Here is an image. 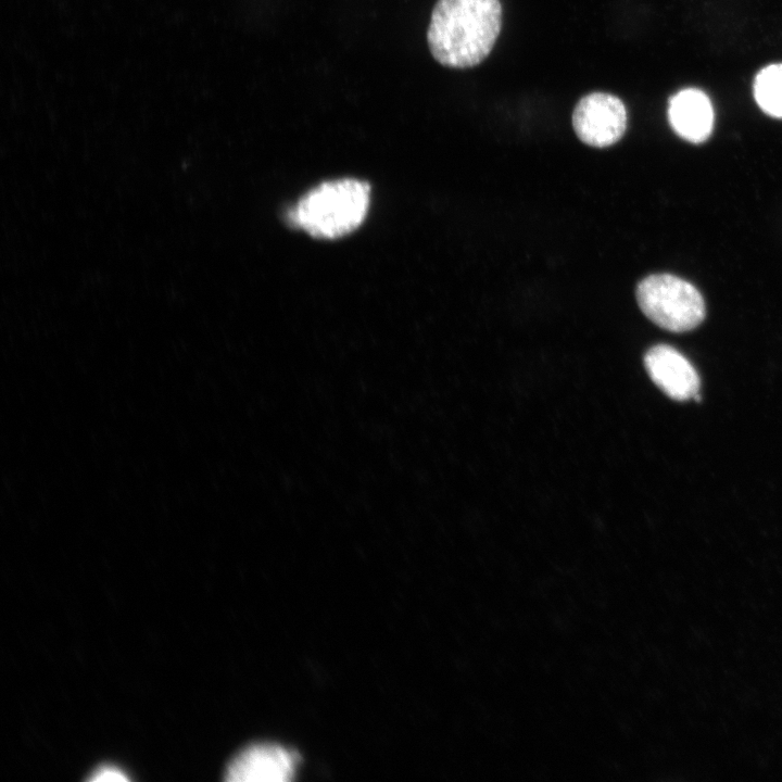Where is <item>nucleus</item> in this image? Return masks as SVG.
<instances>
[{
  "label": "nucleus",
  "mask_w": 782,
  "mask_h": 782,
  "mask_svg": "<svg viewBox=\"0 0 782 782\" xmlns=\"http://www.w3.org/2000/svg\"><path fill=\"white\" fill-rule=\"evenodd\" d=\"M501 27L500 0H438L427 31L428 47L446 67H472L489 55Z\"/></svg>",
  "instance_id": "nucleus-1"
},
{
  "label": "nucleus",
  "mask_w": 782,
  "mask_h": 782,
  "mask_svg": "<svg viewBox=\"0 0 782 782\" xmlns=\"http://www.w3.org/2000/svg\"><path fill=\"white\" fill-rule=\"evenodd\" d=\"M370 188L357 179H339L319 185L298 203L291 217L315 237L332 239L353 231L364 220Z\"/></svg>",
  "instance_id": "nucleus-2"
},
{
  "label": "nucleus",
  "mask_w": 782,
  "mask_h": 782,
  "mask_svg": "<svg viewBox=\"0 0 782 782\" xmlns=\"http://www.w3.org/2000/svg\"><path fill=\"white\" fill-rule=\"evenodd\" d=\"M643 314L657 326L683 332L705 318V302L689 281L671 274H654L642 279L635 291Z\"/></svg>",
  "instance_id": "nucleus-3"
},
{
  "label": "nucleus",
  "mask_w": 782,
  "mask_h": 782,
  "mask_svg": "<svg viewBox=\"0 0 782 782\" xmlns=\"http://www.w3.org/2000/svg\"><path fill=\"white\" fill-rule=\"evenodd\" d=\"M572 126L585 144L605 148L616 143L627 128V110L616 96L592 92L582 97L572 113Z\"/></svg>",
  "instance_id": "nucleus-4"
},
{
  "label": "nucleus",
  "mask_w": 782,
  "mask_h": 782,
  "mask_svg": "<svg viewBox=\"0 0 782 782\" xmlns=\"http://www.w3.org/2000/svg\"><path fill=\"white\" fill-rule=\"evenodd\" d=\"M298 756L272 743L253 744L241 751L228 765L230 782H287L295 773Z\"/></svg>",
  "instance_id": "nucleus-5"
},
{
  "label": "nucleus",
  "mask_w": 782,
  "mask_h": 782,
  "mask_svg": "<svg viewBox=\"0 0 782 782\" xmlns=\"http://www.w3.org/2000/svg\"><path fill=\"white\" fill-rule=\"evenodd\" d=\"M644 366L653 382L676 401L694 399L701 380L691 362L668 344H656L644 355Z\"/></svg>",
  "instance_id": "nucleus-6"
},
{
  "label": "nucleus",
  "mask_w": 782,
  "mask_h": 782,
  "mask_svg": "<svg viewBox=\"0 0 782 782\" xmlns=\"http://www.w3.org/2000/svg\"><path fill=\"white\" fill-rule=\"evenodd\" d=\"M668 119L678 136L692 143H701L712 131L714 109L702 90L682 89L669 100Z\"/></svg>",
  "instance_id": "nucleus-7"
},
{
  "label": "nucleus",
  "mask_w": 782,
  "mask_h": 782,
  "mask_svg": "<svg viewBox=\"0 0 782 782\" xmlns=\"http://www.w3.org/2000/svg\"><path fill=\"white\" fill-rule=\"evenodd\" d=\"M754 96L764 112L782 118V63L768 65L757 74Z\"/></svg>",
  "instance_id": "nucleus-8"
},
{
  "label": "nucleus",
  "mask_w": 782,
  "mask_h": 782,
  "mask_svg": "<svg viewBox=\"0 0 782 782\" xmlns=\"http://www.w3.org/2000/svg\"><path fill=\"white\" fill-rule=\"evenodd\" d=\"M90 781H127L128 777L125 774V772L115 767V766H109L103 765L96 769L89 779Z\"/></svg>",
  "instance_id": "nucleus-9"
}]
</instances>
